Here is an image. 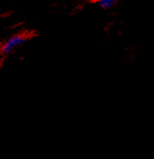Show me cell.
<instances>
[{"mask_svg": "<svg viewBox=\"0 0 154 159\" xmlns=\"http://www.w3.org/2000/svg\"><path fill=\"white\" fill-rule=\"evenodd\" d=\"M97 1L99 5L104 9H109L117 3V0H97Z\"/></svg>", "mask_w": 154, "mask_h": 159, "instance_id": "obj_2", "label": "cell"}, {"mask_svg": "<svg viewBox=\"0 0 154 159\" xmlns=\"http://www.w3.org/2000/svg\"><path fill=\"white\" fill-rule=\"evenodd\" d=\"M25 41H26V36L25 35V34H15V35L11 36L3 44L1 50L4 54L11 53L12 51H14L19 46L23 45Z\"/></svg>", "mask_w": 154, "mask_h": 159, "instance_id": "obj_1", "label": "cell"}]
</instances>
